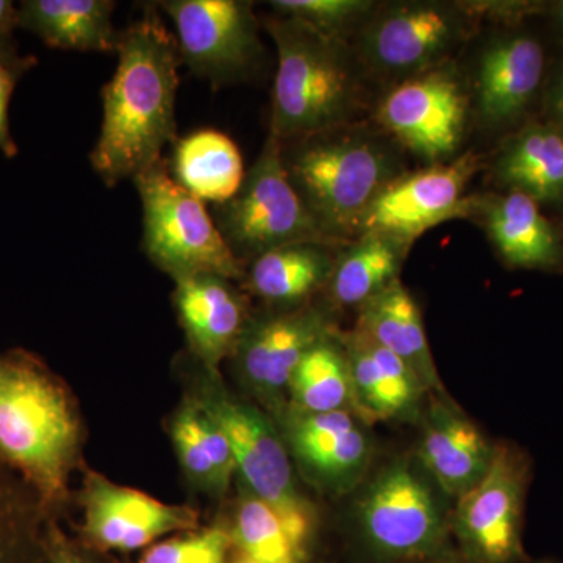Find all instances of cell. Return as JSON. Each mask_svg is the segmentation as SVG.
<instances>
[{
    "label": "cell",
    "mask_w": 563,
    "mask_h": 563,
    "mask_svg": "<svg viewBox=\"0 0 563 563\" xmlns=\"http://www.w3.org/2000/svg\"><path fill=\"white\" fill-rule=\"evenodd\" d=\"M114 76L103 87L101 135L90 155L107 187L162 161L176 141V96L181 65L176 36L154 3L121 32Z\"/></svg>",
    "instance_id": "1"
},
{
    "label": "cell",
    "mask_w": 563,
    "mask_h": 563,
    "mask_svg": "<svg viewBox=\"0 0 563 563\" xmlns=\"http://www.w3.org/2000/svg\"><path fill=\"white\" fill-rule=\"evenodd\" d=\"M80 443V420L65 385L29 352H0V462L57 506Z\"/></svg>",
    "instance_id": "2"
},
{
    "label": "cell",
    "mask_w": 563,
    "mask_h": 563,
    "mask_svg": "<svg viewBox=\"0 0 563 563\" xmlns=\"http://www.w3.org/2000/svg\"><path fill=\"white\" fill-rule=\"evenodd\" d=\"M266 31L277 47L272 135L309 139L347 120L355 81L339 38L287 16L272 18Z\"/></svg>",
    "instance_id": "3"
},
{
    "label": "cell",
    "mask_w": 563,
    "mask_h": 563,
    "mask_svg": "<svg viewBox=\"0 0 563 563\" xmlns=\"http://www.w3.org/2000/svg\"><path fill=\"white\" fill-rule=\"evenodd\" d=\"M295 190L325 236L355 231L362 214L393 181V163L373 141L363 139L301 140L284 154Z\"/></svg>",
    "instance_id": "4"
},
{
    "label": "cell",
    "mask_w": 563,
    "mask_h": 563,
    "mask_svg": "<svg viewBox=\"0 0 563 563\" xmlns=\"http://www.w3.org/2000/svg\"><path fill=\"white\" fill-rule=\"evenodd\" d=\"M143 203V246L162 272L174 280L195 274L242 279L243 263L222 239L201 199L180 187L166 161L133 177Z\"/></svg>",
    "instance_id": "5"
},
{
    "label": "cell",
    "mask_w": 563,
    "mask_h": 563,
    "mask_svg": "<svg viewBox=\"0 0 563 563\" xmlns=\"http://www.w3.org/2000/svg\"><path fill=\"white\" fill-rule=\"evenodd\" d=\"M214 217L222 239L242 263L288 244L329 242L292 187L284 143L272 133L240 191L217 206Z\"/></svg>",
    "instance_id": "6"
},
{
    "label": "cell",
    "mask_w": 563,
    "mask_h": 563,
    "mask_svg": "<svg viewBox=\"0 0 563 563\" xmlns=\"http://www.w3.org/2000/svg\"><path fill=\"white\" fill-rule=\"evenodd\" d=\"M363 548L376 563H404L457 553L451 518L431 485L409 463L388 466L369 485L358 512Z\"/></svg>",
    "instance_id": "7"
},
{
    "label": "cell",
    "mask_w": 563,
    "mask_h": 563,
    "mask_svg": "<svg viewBox=\"0 0 563 563\" xmlns=\"http://www.w3.org/2000/svg\"><path fill=\"white\" fill-rule=\"evenodd\" d=\"M531 461L512 443L496 444L487 476L457 499L451 517L455 551L465 563H532L523 542Z\"/></svg>",
    "instance_id": "8"
},
{
    "label": "cell",
    "mask_w": 563,
    "mask_h": 563,
    "mask_svg": "<svg viewBox=\"0 0 563 563\" xmlns=\"http://www.w3.org/2000/svg\"><path fill=\"white\" fill-rule=\"evenodd\" d=\"M221 426L231 443L236 472L251 495L279 515L295 542L306 550L313 529V510L296 490L285 444L268 420L254 407L222 393L207 391L196 399Z\"/></svg>",
    "instance_id": "9"
},
{
    "label": "cell",
    "mask_w": 563,
    "mask_h": 563,
    "mask_svg": "<svg viewBox=\"0 0 563 563\" xmlns=\"http://www.w3.org/2000/svg\"><path fill=\"white\" fill-rule=\"evenodd\" d=\"M181 63L211 85L240 79L261 55L257 20L240 0H166Z\"/></svg>",
    "instance_id": "10"
},
{
    "label": "cell",
    "mask_w": 563,
    "mask_h": 563,
    "mask_svg": "<svg viewBox=\"0 0 563 563\" xmlns=\"http://www.w3.org/2000/svg\"><path fill=\"white\" fill-rule=\"evenodd\" d=\"M476 172V155L466 154L393 180L362 214L355 231L380 233L407 246L433 225L468 213L472 203L463 195Z\"/></svg>",
    "instance_id": "11"
},
{
    "label": "cell",
    "mask_w": 563,
    "mask_h": 563,
    "mask_svg": "<svg viewBox=\"0 0 563 563\" xmlns=\"http://www.w3.org/2000/svg\"><path fill=\"white\" fill-rule=\"evenodd\" d=\"M468 98L448 69L424 70L393 88L379 107L385 129L428 162H439L461 146Z\"/></svg>",
    "instance_id": "12"
},
{
    "label": "cell",
    "mask_w": 563,
    "mask_h": 563,
    "mask_svg": "<svg viewBox=\"0 0 563 563\" xmlns=\"http://www.w3.org/2000/svg\"><path fill=\"white\" fill-rule=\"evenodd\" d=\"M463 16L437 3L385 11L366 29L362 47L374 68L388 74L424 73L465 35Z\"/></svg>",
    "instance_id": "13"
},
{
    "label": "cell",
    "mask_w": 563,
    "mask_h": 563,
    "mask_svg": "<svg viewBox=\"0 0 563 563\" xmlns=\"http://www.w3.org/2000/svg\"><path fill=\"white\" fill-rule=\"evenodd\" d=\"M81 499L85 532L109 550H139L165 533L190 531L198 525V515L190 507L158 501L95 473L88 474Z\"/></svg>",
    "instance_id": "14"
},
{
    "label": "cell",
    "mask_w": 563,
    "mask_h": 563,
    "mask_svg": "<svg viewBox=\"0 0 563 563\" xmlns=\"http://www.w3.org/2000/svg\"><path fill=\"white\" fill-rule=\"evenodd\" d=\"M332 335L328 318L314 309L247 322L235 352L246 383L265 399L288 390L292 373L314 344Z\"/></svg>",
    "instance_id": "15"
},
{
    "label": "cell",
    "mask_w": 563,
    "mask_h": 563,
    "mask_svg": "<svg viewBox=\"0 0 563 563\" xmlns=\"http://www.w3.org/2000/svg\"><path fill=\"white\" fill-rule=\"evenodd\" d=\"M496 444L446 395H431L422 420L418 461L440 490L462 498L487 476Z\"/></svg>",
    "instance_id": "16"
},
{
    "label": "cell",
    "mask_w": 563,
    "mask_h": 563,
    "mask_svg": "<svg viewBox=\"0 0 563 563\" xmlns=\"http://www.w3.org/2000/svg\"><path fill=\"white\" fill-rule=\"evenodd\" d=\"M352 385V412L365 424L417 420L424 385L390 351L355 328L342 340Z\"/></svg>",
    "instance_id": "17"
},
{
    "label": "cell",
    "mask_w": 563,
    "mask_h": 563,
    "mask_svg": "<svg viewBox=\"0 0 563 563\" xmlns=\"http://www.w3.org/2000/svg\"><path fill=\"white\" fill-rule=\"evenodd\" d=\"M174 302L188 342L210 372L235 352L246 329V302L231 282L217 274L176 279Z\"/></svg>",
    "instance_id": "18"
},
{
    "label": "cell",
    "mask_w": 563,
    "mask_h": 563,
    "mask_svg": "<svg viewBox=\"0 0 563 563\" xmlns=\"http://www.w3.org/2000/svg\"><path fill=\"white\" fill-rule=\"evenodd\" d=\"M288 440L302 465L336 490L357 483L372 455L368 433L351 410L295 412Z\"/></svg>",
    "instance_id": "19"
},
{
    "label": "cell",
    "mask_w": 563,
    "mask_h": 563,
    "mask_svg": "<svg viewBox=\"0 0 563 563\" xmlns=\"http://www.w3.org/2000/svg\"><path fill=\"white\" fill-rule=\"evenodd\" d=\"M544 70L542 44L528 35L496 40L481 57L477 101L488 124L512 121L532 101Z\"/></svg>",
    "instance_id": "20"
},
{
    "label": "cell",
    "mask_w": 563,
    "mask_h": 563,
    "mask_svg": "<svg viewBox=\"0 0 563 563\" xmlns=\"http://www.w3.org/2000/svg\"><path fill=\"white\" fill-rule=\"evenodd\" d=\"M357 328L401 358L431 395H444L442 379L433 362L420 307L410 291L395 280L361 307Z\"/></svg>",
    "instance_id": "21"
},
{
    "label": "cell",
    "mask_w": 563,
    "mask_h": 563,
    "mask_svg": "<svg viewBox=\"0 0 563 563\" xmlns=\"http://www.w3.org/2000/svg\"><path fill=\"white\" fill-rule=\"evenodd\" d=\"M114 7L110 0H24L18 21L54 49L117 52L121 32L111 21Z\"/></svg>",
    "instance_id": "22"
},
{
    "label": "cell",
    "mask_w": 563,
    "mask_h": 563,
    "mask_svg": "<svg viewBox=\"0 0 563 563\" xmlns=\"http://www.w3.org/2000/svg\"><path fill=\"white\" fill-rule=\"evenodd\" d=\"M487 232L504 261L514 268L551 269L563 261L561 240L553 225L523 192L510 191L490 203Z\"/></svg>",
    "instance_id": "23"
},
{
    "label": "cell",
    "mask_w": 563,
    "mask_h": 563,
    "mask_svg": "<svg viewBox=\"0 0 563 563\" xmlns=\"http://www.w3.org/2000/svg\"><path fill=\"white\" fill-rule=\"evenodd\" d=\"M169 172L195 198L214 206L231 201L246 176L239 146L225 133L211 129L176 141Z\"/></svg>",
    "instance_id": "24"
},
{
    "label": "cell",
    "mask_w": 563,
    "mask_h": 563,
    "mask_svg": "<svg viewBox=\"0 0 563 563\" xmlns=\"http://www.w3.org/2000/svg\"><path fill=\"white\" fill-rule=\"evenodd\" d=\"M499 180L536 202L563 199V132L554 124H532L504 151Z\"/></svg>",
    "instance_id": "25"
},
{
    "label": "cell",
    "mask_w": 563,
    "mask_h": 563,
    "mask_svg": "<svg viewBox=\"0 0 563 563\" xmlns=\"http://www.w3.org/2000/svg\"><path fill=\"white\" fill-rule=\"evenodd\" d=\"M333 263L325 244H288L254 258L247 285L265 301L301 302L331 282Z\"/></svg>",
    "instance_id": "26"
},
{
    "label": "cell",
    "mask_w": 563,
    "mask_h": 563,
    "mask_svg": "<svg viewBox=\"0 0 563 563\" xmlns=\"http://www.w3.org/2000/svg\"><path fill=\"white\" fill-rule=\"evenodd\" d=\"M406 244L380 235L363 233L361 240L333 263L332 298L342 306L362 307L379 295L401 272Z\"/></svg>",
    "instance_id": "27"
},
{
    "label": "cell",
    "mask_w": 563,
    "mask_h": 563,
    "mask_svg": "<svg viewBox=\"0 0 563 563\" xmlns=\"http://www.w3.org/2000/svg\"><path fill=\"white\" fill-rule=\"evenodd\" d=\"M288 391L298 413L352 412L350 365L342 342L331 335L314 344L292 373Z\"/></svg>",
    "instance_id": "28"
},
{
    "label": "cell",
    "mask_w": 563,
    "mask_h": 563,
    "mask_svg": "<svg viewBox=\"0 0 563 563\" xmlns=\"http://www.w3.org/2000/svg\"><path fill=\"white\" fill-rule=\"evenodd\" d=\"M231 537L240 553L258 563H302L306 559V550L295 542L279 515L251 493L240 501Z\"/></svg>",
    "instance_id": "29"
},
{
    "label": "cell",
    "mask_w": 563,
    "mask_h": 563,
    "mask_svg": "<svg viewBox=\"0 0 563 563\" xmlns=\"http://www.w3.org/2000/svg\"><path fill=\"white\" fill-rule=\"evenodd\" d=\"M272 5L280 16L306 22L335 38L373 9V3L365 0H276Z\"/></svg>",
    "instance_id": "30"
},
{
    "label": "cell",
    "mask_w": 563,
    "mask_h": 563,
    "mask_svg": "<svg viewBox=\"0 0 563 563\" xmlns=\"http://www.w3.org/2000/svg\"><path fill=\"white\" fill-rule=\"evenodd\" d=\"M231 532L213 528L155 544L140 563H228Z\"/></svg>",
    "instance_id": "31"
},
{
    "label": "cell",
    "mask_w": 563,
    "mask_h": 563,
    "mask_svg": "<svg viewBox=\"0 0 563 563\" xmlns=\"http://www.w3.org/2000/svg\"><path fill=\"white\" fill-rule=\"evenodd\" d=\"M195 413V402L187 401L174 417L172 429L174 446H176V453L179 455L185 472L195 477L198 483L209 485L211 490L221 493L209 453H207L198 428H196Z\"/></svg>",
    "instance_id": "32"
},
{
    "label": "cell",
    "mask_w": 563,
    "mask_h": 563,
    "mask_svg": "<svg viewBox=\"0 0 563 563\" xmlns=\"http://www.w3.org/2000/svg\"><path fill=\"white\" fill-rule=\"evenodd\" d=\"M5 463L0 462V466ZM32 510L20 492L0 473V563H9L11 551L24 537Z\"/></svg>",
    "instance_id": "33"
},
{
    "label": "cell",
    "mask_w": 563,
    "mask_h": 563,
    "mask_svg": "<svg viewBox=\"0 0 563 563\" xmlns=\"http://www.w3.org/2000/svg\"><path fill=\"white\" fill-rule=\"evenodd\" d=\"M36 65L33 57H18L14 60H0V152L7 158L16 157L18 144L11 135L10 101L18 80Z\"/></svg>",
    "instance_id": "34"
},
{
    "label": "cell",
    "mask_w": 563,
    "mask_h": 563,
    "mask_svg": "<svg viewBox=\"0 0 563 563\" xmlns=\"http://www.w3.org/2000/svg\"><path fill=\"white\" fill-rule=\"evenodd\" d=\"M548 107L554 120L553 124L563 132V70L548 96Z\"/></svg>",
    "instance_id": "35"
},
{
    "label": "cell",
    "mask_w": 563,
    "mask_h": 563,
    "mask_svg": "<svg viewBox=\"0 0 563 563\" xmlns=\"http://www.w3.org/2000/svg\"><path fill=\"white\" fill-rule=\"evenodd\" d=\"M16 27H20L18 7L10 0H0V36H11Z\"/></svg>",
    "instance_id": "36"
},
{
    "label": "cell",
    "mask_w": 563,
    "mask_h": 563,
    "mask_svg": "<svg viewBox=\"0 0 563 563\" xmlns=\"http://www.w3.org/2000/svg\"><path fill=\"white\" fill-rule=\"evenodd\" d=\"M20 57L11 36H0V60H14Z\"/></svg>",
    "instance_id": "37"
},
{
    "label": "cell",
    "mask_w": 563,
    "mask_h": 563,
    "mask_svg": "<svg viewBox=\"0 0 563 563\" xmlns=\"http://www.w3.org/2000/svg\"><path fill=\"white\" fill-rule=\"evenodd\" d=\"M52 563H84L76 555L70 554L65 548H57L52 555Z\"/></svg>",
    "instance_id": "38"
},
{
    "label": "cell",
    "mask_w": 563,
    "mask_h": 563,
    "mask_svg": "<svg viewBox=\"0 0 563 563\" xmlns=\"http://www.w3.org/2000/svg\"><path fill=\"white\" fill-rule=\"evenodd\" d=\"M404 563H465L459 558L457 553L442 555V558L420 559V561H410Z\"/></svg>",
    "instance_id": "39"
},
{
    "label": "cell",
    "mask_w": 563,
    "mask_h": 563,
    "mask_svg": "<svg viewBox=\"0 0 563 563\" xmlns=\"http://www.w3.org/2000/svg\"><path fill=\"white\" fill-rule=\"evenodd\" d=\"M231 563H258L255 561H252V559L247 558V555H244L242 553H239L235 559Z\"/></svg>",
    "instance_id": "40"
},
{
    "label": "cell",
    "mask_w": 563,
    "mask_h": 563,
    "mask_svg": "<svg viewBox=\"0 0 563 563\" xmlns=\"http://www.w3.org/2000/svg\"><path fill=\"white\" fill-rule=\"evenodd\" d=\"M559 21H561L563 27V2H561V5H559Z\"/></svg>",
    "instance_id": "41"
},
{
    "label": "cell",
    "mask_w": 563,
    "mask_h": 563,
    "mask_svg": "<svg viewBox=\"0 0 563 563\" xmlns=\"http://www.w3.org/2000/svg\"><path fill=\"white\" fill-rule=\"evenodd\" d=\"M540 563H563V561H555V559H548V561H542Z\"/></svg>",
    "instance_id": "42"
}]
</instances>
